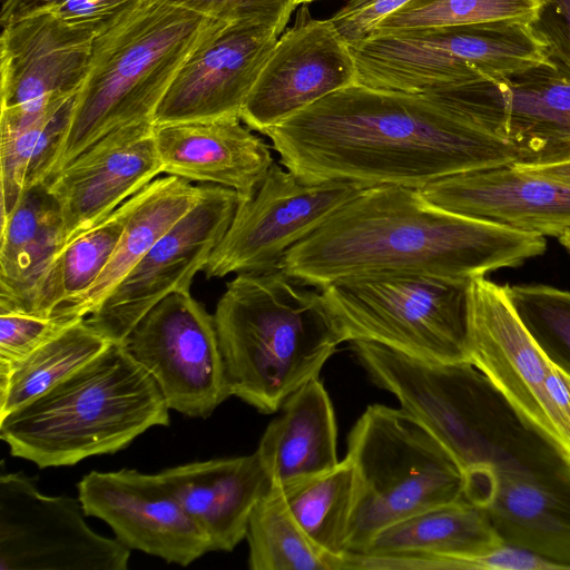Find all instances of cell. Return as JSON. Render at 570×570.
I'll use <instances>...</instances> for the list:
<instances>
[{"instance_id":"10","label":"cell","mask_w":570,"mask_h":570,"mask_svg":"<svg viewBox=\"0 0 570 570\" xmlns=\"http://www.w3.org/2000/svg\"><path fill=\"white\" fill-rule=\"evenodd\" d=\"M120 345L183 415L206 419L232 395L214 314L190 292L163 298Z\"/></svg>"},{"instance_id":"7","label":"cell","mask_w":570,"mask_h":570,"mask_svg":"<svg viewBox=\"0 0 570 570\" xmlns=\"http://www.w3.org/2000/svg\"><path fill=\"white\" fill-rule=\"evenodd\" d=\"M346 458L355 472V498L345 554L361 553L401 520L465 498L456 462L402 407L370 405L348 434Z\"/></svg>"},{"instance_id":"1","label":"cell","mask_w":570,"mask_h":570,"mask_svg":"<svg viewBox=\"0 0 570 570\" xmlns=\"http://www.w3.org/2000/svg\"><path fill=\"white\" fill-rule=\"evenodd\" d=\"M306 183L421 189L446 176L523 163L513 145L430 94L353 85L265 134Z\"/></svg>"},{"instance_id":"16","label":"cell","mask_w":570,"mask_h":570,"mask_svg":"<svg viewBox=\"0 0 570 570\" xmlns=\"http://www.w3.org/2000/svg\"><path fill=\"white\" fill-rule=\"evenodd\" d=\"M356 85L351 47L331 20L302 19L277 40L242 109V121L265 134L291 116Z\"/></svg>"},{"instance_id":"24","label":"cell","mask_w":570,"mask_h":570,"mask_svg":"<svg viewBox=\"0 0 570 570\" xmlns=\"http://www.w3.org/2000/svg\"><path fill=\"white\" fill-rule=\"evenodd\" d=\"M501 542L484 508L462 498L383 529L340 569H425L432 559L476 556Z\"/></svg>"},{"instance_id":"28","label":"cell","mask_w":570,"mask_h":570,"mask_svg":"<svg viewBox=\"0 0 570 570\" xmlns=\"http://www.w3.org/2000/svg\"><path fill=\"white\" fill-rule=\"evenodd\" d=\"M202 191V184L193 185L171 175L147 185L100 276L81 296L56 313L72 318L92 314L155 243L196 205Z\"/></svg>"},{"instance_id":"27","label":"cell","mask_w":570,"mask_h":570,"mask_svg":"<svg viewBox=\"0 0 570 570\" xmlns=\"http://www.w3.org/2000/svg\"><path fill=\"white\" fill-rule=\"evenodd\" d=\"M261 438L258 453L273 485L330 470L338 463L337 429L330 396L318 377L291 394Z\"/></svg>"},{"instance_id":"40","label":"cell","mask_w":570,"mask_h":570,"mask_svg":"<svg viewBox=\"0 0 570 570\" xmlns=\"http://www.w3.org/2000/svg\"><path fill=\"white\" fill-rule=\"evenodd\" d=\"M532 24L546 41L550 59L570 70V0H542Z\"/></svg>"},{"instance_id":"34","label":"cell","mask_w":570,"mask_h":570,"mask_svg":"<svg viewBox=\"0 0 570 570\" xmlns=\"http://www.w3.org/2000/svg\"><path fill=\"white\" fill-rule=\"evenodd\" d=\"M541 6L542 0H411L379 23L370 36L495 21L533 23Z\"/></svg>"},{"instance_id":"14","label":"cell","mask_w":570,"mask_h":570,"mask_svg":"<svg viewBox=\"0 0 570 570\" xmlns=\"http://www.w3.org/2000/svg\"><path fill=\"white\" fill-rule=\"evenodd\" d=\"M428 94L517 147L523 163L570 156V70L552 59L509 77Z\"/></svg>"},{"instance_id":"9","label":"cell","mask_w":570,"mask_h":570,"mask_svg":"<svg viewBox=\"0 0 570 570\" xmlns=\"http://www.w3.org/2000/svg\"><path fill=\"white\" fill-rule=\"evenodd\" d=\"M471 279L421 274L351 278L321 288L345 342L428 361L470 362Z\"/></svg>"},{"instance_id":"12","label":"cell","mask_w":570,"mask_h":570,"mask_svg":"<svg viewBox=\"0 0 570 570\" xmlns=\"http://www.w3.org/2000/svg\"><path fill=\"white\" fill-rule=\"evenodd\" d=\"M79 499L41 493L22 472L0 476V570H126L130 549L95 532Z\"/></svg>"},{"instance_id":"39","label":"cell","mask_w":570,"mask_h":570,"mask_svg":"<svg viewBox=\"0 0 570 570\" xmlns=\"http://www.w3.org/2000/svg\"><path fill=\"white\" fill-rule=\"evenodd\" d=\"M142 0H61L49 10L62 20L102 32ZM47 11V10H46Z\"/></svg>"},{"instance_id":"19","label":"cell","mask_w":570,"mask_h":570,"mask_svg":"<svg viewBox=\"0 0 570 570\" xmlns=\"http://www.w3.org/2000/svg\"><path fill=\"white\" fill-rule=\"evenodd\" d=\"M469 342L470 363L552 444L543 404L546 382L556 364L519 317L507 286L484 276L470 283Z\"/></svg>"},{"instance_id":"44","label":"cell","mask_w":570,"mask_h":570,"mask_svg":"<svg viewBox=\"0 0 570 570\" xmlns=\"http://www.w3.org/2000/svg\"><path fill=\"white\" fill-rule=\"evenodd\" d=\"M315 0H297V6L301 4V3H309V2H313Z\"/></svg>"},{"instance_id":"26","label":"cell","mask_w":570,"mask_h":570,"mask_svg":"<svg viewBox=\"0 0 570 570\" xmlns=\"http://www.w3.org/2000/svg\"><path fill=\"white\" fill-rule=\"evenodd\" d=\"M62 246L59 206L46 184H37L1 218L0 306L35 313L42 283Z\"/></svg>"},{"instance_id":"4","label":"cell","mask_w":570,"mask_h":570,"mask_svg":"<svg viewBox=\"0 0 570 570\" xmlns=\"http://www.w3.org/2000/svg\"><path fill=\"white\" fill-rule=\"evenodd\" d=\"M232 395L276 412L345 342L322 293L281 268L236 274L214 313Z\"/></svg>"},{"instance_id":"32","label":"cell","mask_w":570,"mask_h":570,"mask_svg":"<svg viewBox=\"0 0 570 570\" xmlns=\"http://www.w3.org/2000/svg\"><path fill=\"white\" fill-rule=\"evenodd\" d=\"M142 189L60 249L42 283L35 313L55 314L92 286L110 261Z\"/></svg>"},{"instance_id":"30","label":"cell","mask_w":570,"mask_h":570,"mask_svg":"<svg viewBox=\"0 0 570 570\" xmlns=\"http://www.w3.org/2000/svg\"><path fill=\"white\" fill-rule=\"evenodd\" d=\"M311 541L338 570L355 498V472L345 458L321 473L276 485Z\"/></svg>"},{"instance_id":"2","label":"cell","mask_w":570,"mask_h":570,"mask_svg":"<svg viewBox=\"0 0 570 570\" xmlns=\"http://www.w3.org/2000/svg\"><path fill=\"white\" fill-rule=\"evenodd\" d=\"M544 236L448 212L420 189H364L283 257L297 284L394 274L472 279L517 267L546 250Z\"/></svg>"},{"instance_id":"17","label":"cell","mask_w":570,"mask_h":570,"mask_svg":"<svg viewBox=\"0 0 570 570\" xmlns=\"http://www.w3.org/2000/svg\"><path fill=\"white\" fill-rule=\"evenodd\" d=\"M277 40L278 33L264 24L222 22L178 70L159 104L155 125L240 118Z\"/></svg>"},{"instance_id":"42","label":"cell","mask_w":570,"mask_h":570,"mask_svg":"<svg viewBox=\"0 0 570 570\" xmlns=\"http://www.w3.org/2000/svg\"><path fill=\"white\" fill-rule=\"evenodd\" d=\"M521 170L570 184V156L542 163H517Z\"/></svg>"},{"instance_id":"35","label":"cell","mask_w":570,"mask_h":570,"mask_svg":"<svg viewBox=\"0 0 570 570\" xmlns=\"http://www.w3.org/2000/svg\"><path fill=\"white\" fill-rule=\"evenodd\" d=\"M507 288L519 317L535 342L570 375V292L542 284Z\"/></svg>"},{"instance_id":"3","label":"cell","mask_w":570,"mask_h":570,"mask_svg":"<svg viewBox=\"0 0 570 570\" xmlns=\"http://www.w3.org/2000/svg\"><path fill=\"white\" fill-rule=\"evenodd\" d=\"M351 347L371 380L450 453L473 503L483 502L500 475H539L568 465L470 362L428 361L366 341Z\"/></svg>"},{"instance_id":"31","label":"cell","mask_w":570,"mask_h":570,"mask_svg":"<svg viewBox=\"0 0 570 570\" xmlns=\"http://www.w3.org/2000/svg\"><path fill=\"white\" fill-rule=\"evenodd\" d=\"M111 344L85 317L21 361L0 367V417L41 395Z\"/></svg>"},{"instance_id":"37","label":"cell","mask_w":570,"mask_h":570,"mask_svg":"<svg viewBox=\"0 0 570 570\" xmlns=\"http://www.w3.org/2000/svg\"><path fill=\"white\" fill-rule=\"evenodd\" d=\"M224 22L249 21L282 35L297 0H163Z\"/></svg>"},{"instance_id":"21","label":"cell","mask_w":570,"mask_h":570,"mask_svg":"<svg viewBox=\"0 0 570 570\" xmlns=\"http://www.w3.org/2000/svg\"><path fill=\"white\" fill-rule=\"evenodd\" d=\"M420 193L441 209L517 230L556 237L570 230V184L514 164L446 176Z\"/></svg>"},{"instance_id":"15","label":"cell","mask_w":570,"mask_h":570,"mask_svg":"<svg viewBox=\"0 0 570 570\" xmlns=\"http://www.w3.org/2000/svg\"><path fill=\"white\" fill-rule=\"evenodd\" d=\"M87 517L105 521L124 546L189 566L212 551L207 535L156 474L91 471L77 483Z\"/></svg>"},{"instance_id":"13","label":"cell","mask_w":570,"mask_h":570,"mask_svg":"<svg viewBox=\"0 0 570 570\" xmlns=\"http://www.w3.org/2000/svg\"><path fill=\"white\" fill-rule=\"evenodd\" d=\"M202 196L161 236L86 321L115 344H120L157 303L178 292H190L225 236L238 205L235 190L202 184Z\"/></svg>"},{"instance_id":"8","label":"cell","mask_w":570,"mask_h":570,"mask_svg":"<svg viewBox=\"0 0 570 570\" xmlns=\"http://www.w3.org/2000/svg\"><path fill=\"white\" fill-rule=\"evenodd\" d=\"M351 51L357 85L414 94L500 79L550 60L546 41L522 21L373 35Z\"/></svg>"},{"instance_id":"22","label":"cell","mask_w":570,"mask_h":570,"mask_svg":"<svg viewBox=\"0 0 570 570\" xmlns=\"http://www.w3.org/2000/svg\"><path fill=\"white\" fill-rule=\"evenodd\" d=\"M155 142L167 175L252 197L275 161L269 146L239 117L155 125Z\"/></svg>"},{"instance_id":"11","label":"cell","mask_w":570,"mask_h":570,"mask_svg":"<svg viewBox=\"0 0 570 570\" xmlns=\"http://www.w3.org/2000/svg\"><path fill=\"white\" fill-rule=\"evenodd\" d=\"M366 187L306 183L273 163L255 194L238 205L203 272L206 278L278 269L285 254Z\"/></svg>"},{"instance_id":"20","label":"cell","mask_w":570,"mask_h":570,"mask_svg":"<svg viewBox=\"0 0 570 570\" xmlns=\"http://www.w3.org/2000/svg\"><path fill=\"white\" fill-rule=\"evenodd\" d=\"M96 33L41 11L1 27V111L29 112L77 95Z\"/></svg>"},{"instance_id":"33","label":"cell","mask_w":570,"mask_h":570,"mask_svg":"<svg viewBox=\"0 0 570 570\" xmlns=\"http://www.w3.org/2000/svg\"><path fill=\"white\" fill-rule=\"evenodd\" d=\"M246 538L252 570H334L332 560L294 519L276 485L255 505Z\"/></svg>"},{"instance_id":"43","label":"cell","mask_w":570,"mask_h":570,"mask_svg":"<svg viewBox=\"0 0 570 570\" xmlns=\"http://www.w3.org/2000/svg\"><path fill=\"white\" fill-rule=\"evenodd\" d=\"M559 240L561 243V245L568 250V253L570 254V230L564 233L563 235H561L559 237Z\"/></svg>"},{"instance_id":"23","label":"cell","mask_w":570,"mask_h":570,"mask_svg":"<svg viewBox=\"0 0 570 570\" xmlns=\"http://www.w3.org/2000/svg\"><path fill=\"white\" fill-rule=\"evenodd\" d=\"M157 475L207 535L212 551H232L246 538L255 505L273 487L256 451L180 464Z\"/></svg>"},{"instance_id":"5","label":"cell","mask_w":570,"mask_h":570,"mask_svg":"<svg viewBox=\"0 0 570 570\" xmlns=\"http://www.w3.org/2000/svg\"><path fill=\"white\" fill-rule=\"evenodd\" d=\"M222 22L163 0H142L96 35L87 77L43 184L109 132L155 124L178 70Z\"/></svg>"},{"instance_id":"41","label":"cell","mask_w":570,"mask_h":570,"mask_svg":"<svg viewBox=\"0 0 570 570\" xmlns=\"http://www.w3.org/2000/svg\"><path fill=\"white\" fill-rule=\"evenodd\" d=\"M0 26L49 10L61 0H0Z\"/></svg>"},{"instance_id":"18","label":"cell","mask_w":570,"mask_h":570,"mask_svg":"<svg viewBox=\"0 0 570 570\" xmlns=\"http://www.w3.org/2000/svg\"><path fill=\"white\" fill-rule=\"evenodd\" d=\"M163 173L154 122L128 125L94 142L46 183L61 214L63 246Z\"/></svg>"},{"instance_id":"29","label":"cell","mask_w":570,"mask_h":570,"mask_svg":"<svg viewBox=\"0 0 570 570\" xmlns=\"http://www.w3.org/2000/svg\"><path fill=\"white\" fill-rule=\"evenodd\" d=\"M76 96L59 97L30 112H0V218L23 193L43 184L46 170L69 126Z\"/></svg>"},{"instance_id":"6","label":"cell","mask_w":570,"mask_h":570,"mask_svg":"<svg viewBox=\"0 0 570 570\" xmlns=\"http://www.w3.org/2000/svg\"><path fill=\"white\" fill-rule=\"evenodd\" d=\"M169 406L153 376L120 344L0 417V438L13 456L37 466L75 465L116 453L154 426H167Z\"/></svg>"},{"instance_id":"25","label":"cell","mask_w":570,"mask_h":570,"mask_svg":"<svg viewBox=\"0 0 570 570\" xmlns=\"http://www.w3.org/2000/svg\"><path fill=\"white\" fill-rule=\"evenodd\" d=\"M482 507L504 543L570 570V465L539 475H500Z\"/></svg>"},{"instance_id":"38","label":"cell","mask_w":570,"mask_h":570,"mask_svg":"<svg viewBox=\"0 0 570 570\" xmlns=\"http://www.w3.org/2000/svg\"><path fill=\"white\" fill-rule=\"evenodd\" d=\"M410 1L348 0L330 20L351 47L366 39L379 23Z\"/></svg>"},{"instance_id":"36","label":"cell","mask_w":570,"mask_h":570,"mask_svg":"<svg viewBox=\"0 0 570 570\" xmlns=\"http://www.w3.org/2000/svg\"><path fill=\"white\" fill-rule=\"evenodd\" d=\"M80 320L0 306V367L21 361Z\"/></svg>"}]
</instances>
